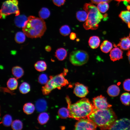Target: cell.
I'll use <instances>...</instances> for the list:
<instances>
[{
  "label": "cell",
  "mask_w": 130,
  "mask_h": 130,
  "mask_svg": "<svg viewBox=\"0 0 130 130\" xmlns=\"http://www.w3.org/2000/svg\"><path fill=\"white\" fill-rule=\"evenodd\" d=\"M66 99L69 111L70 118L78 120L81 118H87L95 109L93 104L87 98H82L73 104H71L68 96L66 97Z\"/></svg>",
  "instance_id": "1"
},
{
  "label": "cell",
  "mask_w": 130,
  "mask_h": 130,
  "mask_svg": "<svg viewBox=\"0 0 130 130\" xmlns=\"http://www.w3.org/2000/svg\"><path fill=\"white\" fill-rule=\"evenodd\" d=\"M87 118L93 121L101 130H109L117 120V117L111 108L94 109Z\"/></svg>",
  "instance_id": "2"
},
{
  "label": "cell",
  "mask_w": 130,
  "mask_h": 130,
  "mask_svg": "<svg viewBox=\"0 0 130 130\" xmlns=\"http://www.w3.org/2000/svg\"><path fill=\"white\" fill-rule=\"evenodd\" d=\"M22 28L26 35L31 38L41 37L46 29V24L43 19L33 16L27 18Z\"/></svg>",
  "instance_id": "3"
},
{
  "label": "cell",
  "mask_w": 130,
  "mask_h": 130,
  "mask_svg": "<svg viewBox=\"0 0 130 130\" xmlns=\"http://www.w3.org/2000/svg\"><path fill=\"white\" fill-rule=\"evenodd\" d=\"M83 8L88 14L87 18L83 25L84 28L86 30L96 29L99 23L106 16L102 15L97 7L91 3H85Z\"/></svg>",
  "instance_id": "4"
},
{
  "label": "cell",
  "mask_w": 130,
  "mask_h": 130,
  "mask_svg": "<svg viewBox=\"0 0 130 130\" xmlns=\"http://www.w3.org/2000/svg\"><path fill=\"white\" fill-rule=\"evenodd\" d=\"M67 71V69H64L63 73L54 77L50 76V79L45 85L42 87L43 94L44 95H48L53 89L56 88L60 89L61 87L67 85L68 82L64 77Z\"/></svg>",
  "instance_id": "5"
},
{
  "label": "cell",
  "mask_w": 130,
  "mask_h": 130,
  "mask_svg": "<svg viewBox=\"0 0 130 130\" xmlns=\"http://www.w3.org/2000/svg\"><path fill=\"white\" fill-rule=\"evenodd\" d=\"M17 0H8L3 3L0 10V18L4 19L6 16L12 14H15L16 16L20 14Z\"/></svg>",
  "instance_id": "6"
},
{
  "label": "cell",
  "mask_w": 130,
  "mask_h": 130,
  "mask_svg": "<svg viewBox=\"0 0 130 130\" xmlns=\"http://www.w3.org/2000/svg\"><path fill=\"white\" fill-rule=\"evenodd\" d=\"M89 56L85 51L77 50L72 52L69 56V60L73 65L76 66L82 65L88 61Z\"/></svg>",
  "instance_id": "7"
},
{
  "label": "cell",
  "mask_w": 130,
  "mask_h": 130,
  "mask_svg": "<svg viewBox=\"0 0 130 130\" xmlns=\"http://www.w3.org/2000/svg\"><path fill=\"white\" fill-rule=\"evenodd\" d=\"M97 126L92 120L87 118L79 119L76 123L75 130H95Z\"/></svg>",
  "instance_id": "8"
},
{
  "label": "cell",
  "mask_w": 130,
  "mask_h": 130,
  "mask_svg": "<svg viewBox=\"0 0 130 130\" xmlns=\"http://www.w3.org/2000/svg\"><path fill=\"white\" fill-rule=\"evenodd\" d=\"M93 102L95 109L96 110L107 109L112 106L107 102L106 98L102 95L94 98Z\"/></svg>",
  "instance_id": "9"
},
{
  "label": "cell",
  "mask_w": 130,
  "mask_h": 130,
  "mask_svg": "<svg viewBox=\"0 0 130 130\" xmlns=\"http://www.w3.org/2000/svg\"><path fill=\"white\" fill-rule=\"evenodd\" d=\"M109 130H130V120L123 118L116 120Z\"/></svg>",
  "instance_id": "10"
},
{
  "label": "cell",
  "mask_w": 130,
  "mask_h": 130,
  "mask_svg": "<svg viewBox=\"0 0 130 130\" xmlns=\"http://www.w3.org/2000/svg\"><path fill=\"white\" fill-rule=\"evenodd\" d=\"M73 92L77 96L83 98L87 94L89 91L87 86L79 83H77L75 84Z\"/></svg>",
  "instance_id": "11"
},
{
  "label": "cell",
  "mask_w": 130,
  "mask_h": 130,
  "mask_svg": "<svg viewBox=\"0 0 130 130\" xmlns=\"http://www.w3.org/2000/svg\"><path fill=\"white\" fill-rule=\"evenodd\" d=\"M123 51L119 48L115 47L110 51V55L111 60L113 61L123 58Z\"/></svg>",
  "instance_id": "12"
},
{
  "label": "cell",
  "mask_w": 130,
  "mask_h": 130,
  "mask_svg": "<svg viewBox=\"0 0 130 130\" xmlns=\"http://www.w3.org/2000/svg\"><path fill=\"white\" fill-rule=\"evenodd\" d=\"M117 46L123 50L129 49L130 48V38L128 36L121 38Z\"/></svg>",
  "instance_id": "13"
},
{
  "label": "cell",
  "mask_w": 130,
  "mask_h": 130,
  "mask_svg": "<svg viewBox=\"0 0 130 130\" xmlns=\"http://www.w3.org/2000/svg\"><path fill=\"white\" fill-rule=\"evenodd\" d=\"M35 107L37 110L39 112H42L47 109V103L46 100L44 99L38 100L35 103Z\"/></svg>",
  "instance_id": "14"
},
{
  "label": "cell",
  "mask_w": 130,
  "mask_h": 130,
  "mask_svg": "<svg viewBox=\"0 0 130 130\" xmlns=\"http://www.w3.org/2000/svg\"><path fill=\"white\" fill-rule=\"evenodd\" d=\"M120 92L119 87L116 85H112L108 88L107 92L108 95L111 97H115L118 95Z\"/></svg>",
  "instance_id": "15"
},
{
  "label": "cell",
  "mask_w": 130,
  "mask_h": 130,
  "mask_svg": "<svg viewBox=\"0 0 130 130\" xmlns=\"http://www.w3.org/2000/svg\"><path fill=\"white\" fill-rule=\"evenodd\" d=\"M14 20V23L18 27H23L27 20V18L24 15L16 16Z\"/></svg>",
  "instance_id": "16"
},
{
  "label": "cell",
  "mask_w": 130,
  "mask_h": 130,
  "mask_svg": "<svg viewBox=\"0 0 130 130\" xmlns=\"http://www.w3.org/2000/svg\"><path fill=\"white\" fill-rule=\"evenodd\" d=\"M100 42V40L99 37L96 36L91 37L88 41L89 46L92 49L97 48L99 45Z\"/></svg>",
  "instance_id": "17"
},
{
  "label": "cell",
  "mask_w": 130,
  "mask_h": 130,
  "mask_svg": "<svg viewBox=\"0 0 130 130\" xmlns=\"http://www.w3.org/2000/svg\"><path fill=\"white\" fill-rule=\"evenodd\" d=\"M119 17L128 24L130 28V11H124L121 12L119 14Z\"/></svg>",
  "instance_id": "18"
},
{
  "label": "cell",
  "mask_w": 130,
  "mask_h": 130,
  "mask_svg": "<svg viewBox=\"0 0 130 130\" xmlns=\"http://www.w3.org/2000/svg\"><path fill=\"white\" fill-rule=\"evenodd\" d=\"M67 55L66 50L63 48H59L55 52V56L59 60L62 61L66 58Z\"/></svg>",
  "instance_id": "19"
},
{
  "label": "cell",
  "mask_w": 130,
  "mask_h": 130,
  "mask_svg": "<svg viewBox=\"0 0 130 130\" xmlns=\"http://www.w3.org/2000/svg\"><path fill=\"white\" fill-rule=\"evenodd\" d=\"M12 73L13 75L17 79L22 77L24 74V71L21 67L16 66H14L12 69Z\"/></svg>",
  "instance_id": "20"
},
{
  "label": "cell",
  "mask_w": 130,
  "mask_h": 130,
  "mask_svg": "<svg viewBox=\"0 0 130 130\" xmlns=\"http://www.w3.org/2000/svg\"><path fill=\"white\" fill-rule=\"evenodd\" d=\"M112 45L111 43L107 40L104 41L100 46L101 51L104 53H107L112 49Z\"/></svg>",
  "instance_id": "21"
},
{
  "label": "cell",
  "mask_w": 130,
  "mask_h": 130,
  "mask_svg": "<svg viewBox=\"0 0 130 130\" xmlns=\"http://www.w3.org/2000/svg\"><path fill=\"white\" fill-rule=\"evenodd\" d=\"M35 109L34 105L30 103L25 104L24 105L23 108L24 112L27 115L33 113Z\"/></svg>",
  "instance_id": "22"
},
{
  "label": "cell",
  "mask_w": 130,
  "mask_h": 130,
  "mask_svg": "<svg viewBox=\"0 0 130 130\" xmlns=\"http://www.w3.org/2000/svg\"><path fill=\"white\" fill-rule=\"evenodd\" d=\"M49 119V116L47 113L43 112L40 114L38 117V121L39 124L43 125L46 124Z\"/></svg>",
  "instance_id": "23"
},
{
  "label": "cell",
  "mask_w": 130,
  "mask_h": 130,
  "mask_svg": "<svg viewBox=\"0 0 130 130\" xmlns=\"http://www.w3.org/2000/svg\"><path fill=\"white\" fill-rule=\"evenodd\" d=\"M34 66L35 69L39 72L45 71L47 68L46 63L43 61H37L35 64Z\"/></svg>",
  "instance_id": "24"
},
{
  "label": "cell",
  "mask_w": 130,
  "mask_h": 130,
  "mask_svg": "<svg viewBox=\"0 0 130 130\" xmlns=\"http://www.w3.org/2000/svg\"><path fill=\"white\" fill-rule=\"evenodd\" d=\"M8 88L10 90H13L16 89L18 86V82L17 79L15 78H9L7 83Z\"/></svg>",
  "instance_id": "25"
},
{
  "label": "cell",
  "mask_w": 130,
  "mask_h": 130,
  "mask_svg": "<svg viewBox=\"0 0 130 130\" xmlns=\"http://www.w3.org/2000/svg\"><path fill=\"white\" fill-rule=\"evenodd\" d=\"M120 100L123 104L125 105H129L130 104V94L125 92L122 94L120 97Z\"/></svg>",
  "instance_id": "26"
},
{
  "label": "cell",
  "mask_w": 130,
  "mask_h": 130,
  "mask_svg": "<svg viewBox=\"0 0 130 130\" xmlns=\"http://www.w3.org/2000/svg\"><path fill=\"white\" fill-rule=\"evenodd\" d=\"M58 113L59 117L61 118H66L69 117V111L68 108L63 107L60 109Z\"/></svg>",
  "instance_id": "27"
},
{
  "label": "cell",
  "mask_w": 130,
  "mask_h": 130,
  "mask_svg": "<svg viewBox=\"0 0 130 130\" xmlns=\"http://www.w3.org/2000/svg\"><path fill=\"white\" fill-rule=\"evenodd\" d=\"M25 34L23 32H17L15 37V41L19 44L24 42L26 39Z\"/></svg>",
  "instance_id": "28"
},
{
  "label": "cell",
  "mask_w": 130,
  "mask_h": 130,
  "mask_svg": "<svg viewBox=\"0 0 130 130\" xmlns=\"http://www.w3.org/2000/svg\"><path fill=\"white\" fill-rule=\"evenodd\" d=\"M39 16L42 19L48 18L50 15V12L46 8L43 7L41 8L39 12Z\"/></svg>",
  "instance_id": "29"
},
{
  "label": "cell",
  "mask_w": 130,
  "mask_h": 130,
  "mask_svg": "<svg viewBox=\"0 0 130 130\" xmlns=\"http://www.w3.org/2000/svg\"><path fill=\"white\" fill-rule=\"evenodd\" d=\"M30 87L29 84L26 82H24L20 85L19 87V90L22 94L27 93L30 91Z\"/></svg>",
  "instance_id": "30"
},
{
  "label": "cell",
  "mask_w": 130,
  "mask_h": 130,
  "mask_svg": "<svg viewBox=\"0 0 130 130\" xmlns=\"http://www.w3.org/2000/svg\"><path fill=\"white\" fill-rule=\"evenodd\" d=\"M76 16L77 19L79 21L83 22L86 20L87 18L88 14L86 11H80L77 13Z\"/></svg>",
  "instance_id": "31"
},
{
  "label": "cell",
  "mask_w": 130,
  "mask_h": 130,
  "mask_svg": "<svg viewBox=\"0 0 130 130\" xmlns=\"http://www.w3.org/2000/svg\"><path fill=\"white\" fill-rule=\"evenodd\" d=\"M97 7L100 12L104 13L106 12L108 10L109 6L107 2H101L98 4Z\"/></svg>",
  "instance_id": "32"
},
{
  "label": "cell",
  "mask_w": 130,
  "mask_h": 130,
  "mask_svg": "<svg viewBox=\"0 0 130 130\" xmlns=\"http://www.w3.org/2000/svg\"><path fill=\"white\" fill-rule=\"evenodd\" d=\"M1 122L5 126H10L12 123V118L11 116L8 114L5 115L3 117Z\"/></svg>",
  "instance_id": "33"
},
{
  "label": "cell",
  "mask_w": 130,
  "mask_h": 130,
  "mask_svg": "<svg viewBox=\"0 0 130 130\" xmlns=\"http://www.w3.org/2000/svg\"><path fill=\"white\" fill-rule=\"evenodd\" d=\"M11 127L14 130H21L23 128V124L20 120H15L12 122Z\"/></svg>",
  "instance_id": "34"
},
{
  "label": "cell",
  "mask_w": 130,
  "mask_h": 130,
  "mask_svg": "<svg viewBox=\"0 0 130 130\" xmlns=\"http://www.w3.org/2000/svg\"><path fill=\"white\" fill-rule=\"evenodd\" d=\"M70 28L67 25H64L62 26L59 29L60 34L65 36L68 35L70 33Z\"/></svg>",
  "instance_id": "35"
},
{
  "label": "cell",
  "mask_w": 130,
  "mask_h": 130,
  "mask_svg": "<svg viewBox=\"0 0 130 130\" xmlns=\"http://www.w3.org/2000/svg\"><path fill=\"white\" fill-rule=\"evenodd\" d=\"M48 80L47 75L45 74H40L38 78V82L40 84H46Z\"/></svg>",
  "instance_id": "36"
},
{
  "label": "cell",
  "mask_w": 130,
  "mask_h": 130,
  "mask_svg": "<svg viewBox=\"0 0 130 130\" xmlns=\"http://www.w3.org/2000/svg\"><path fill=\"white\" fill-rule=\"evenodd\" d=\"M123 87L125 91H130V79H126L124 81Z\"/></svg>",
  "instance_id": "37"
},
{
  "label": "cell",
  "mask_w": 130,
  "mask_h": 130,
  "mask_svg": "<svg viewBox=\"0 0 130 130\" xmlns=\"http://www.w3.org/2000/svg\"><path fill=\"white\" fill-rule=\"evenodd\" d=\"M54 4L56 5L59 6L63 5L65 0H52Z\"/></svg>",
  "instance_id": "38"
},
{
  "label": "cell",
  "mask_w": 130,
  "mask_h": 130,
  "mask_svg": "<svg viewBox=\"0 0 130 130\" xmlns=\"http://www.w3.org/2000/svg\"><path fill=\"white\" fill-rule=\"evenodd\" d=\"M93 3L97 4L101 2H105L109 3L112 0H91Z\"/></svg>",
  "instance_id": "39"
},
{
  "label": "cell",
  "mask_w": 130,
  "mask_h": 130,
  "mask_svg": "<svg viewBox=\"0 0 130 130\" xmlns=\"http://www.w3.org/2000/svg\"><path fill=\"white\" fill-rule=\"evenodd\" d=\"M76 34L74 32H72L70 35V39L72 40H74L76 38Z\"/></svg>",
  "instance_id": "40"
},
{
  "label": "cell",
  "mask_w": 130,
  "mask_h": 130,
  "mask_svg": "<svg viewBox=\"0 0 130 130\" xmlns=\"http://www.w3.org/2000/svg\"><path fill=\"white\" fill-rule=\"evenodd\" d=\"M45 49L47 51L49 52L51 50V48L49 46H46L45 48Z\"/></svg>",
  "instance_id": "41"
},
{
  "label": "cell",
  "mask_w": 130,
  "mask_h": 130,
  "mask_svg": "<svg viewBox=\"0 0 130 130\" xmlns=\"http://www.w3.org/2000/svg\"><path fill=\"white\" fill-rule=\"evenodd\" d=\"M127 55L128 56V60L130 63V50H129L127 52Z\"/></svg>",
  "instance_id": "42"
},
{
  "label": "cell",
  "mask_w": 130,
  "mask_h": 130,
  "mask_svg": "<svg viewBox=\"0 0 130 130\" xmlns=\"http://www.w3.org/2000/svg\"></svg>",
  "instance_id": "43"
}]
</instances>
